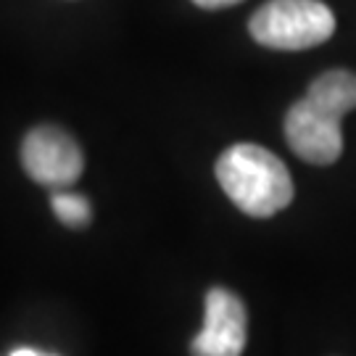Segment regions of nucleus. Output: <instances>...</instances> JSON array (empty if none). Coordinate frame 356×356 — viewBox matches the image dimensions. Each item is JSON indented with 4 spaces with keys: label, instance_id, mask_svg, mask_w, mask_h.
<instances>
[{
    "label": "nucleus",
    "instance_id": "nucleus-7",
    "mask_svg": "<svg viewBox=\"0 0 356 356\" xmlns=\"http://www.w3.org/2000/svg\"><path fill=\"white\" fill-rule=\"evenodd\" d=\"M51 206H53V214L58 216V222H64L66 227H72V229L88 227L90 219H92V209H90L88 198L79 195V193L66 191V188L53 191Z\"/></svg>",
    "mask_w": 356,
    "mask_h": 356
},
{
    "label": "nucleus",
    "instance_id": "nucleus-4",
    "mask_svg": "<svg viewBox=\"0 0 356 356\" xmlns=\"http://www.w3.org/2000/svg\"><path fill=\"white\" fill-rule=\"evenodd\" d=\"M285 140L298 159L317 166L335 164L343 153L341 119L319 108L306 95L285 114Z\"/></svg>",
    "mask_w": 356,
    "mask_h": 356
},
{
    "label": "nucleus",
    "instance_id": "nucleus-9",
    "mask_svg": "<svg viewBox=\"0 0 356 356\" xmlns=\"http://www.w3.org/2000/svg\"><path fill=\"white\" fill-rule=\"evenodd\" d=\"M11 356H45V354H38V351H32V348H16Z\"/></svg>",
    "mask_w": 356,
    "mask_h": 356
},
{
    "label": "nucleus",
    "instance_id": "nucleus-5",
    "mask_svg": "<svg viewBox=\"0 0 356 356\" xmlns=\"http://www.w3.org/2000/svg\"><path fill=\"white\" fill-rule=\"evenodd\" d=\"M248 335V314L243 301L227 288L206 293V317L193 338L191 356H241Z\"/></svg>",
    "mask_w": 356,
    "mask_h": 356
},
{
    "label": "nucleus",
    "instance_id": "nucleus-1",
    "mask_svg": "<svg viewBox=\"0 0 356 356\" xmlns=\"http://www.w3.org/2000/svg\"><path fill=\"white\" fill-rule=\"evenodd\" d=\"M216 179L243 214L267 219L293 201L288 166L275 153L254 143H238L219 156Z\"/></svg>",
    "mask_w": 356,
    "mask_h": 356
},
{
    "label": "nucleus",
    "instance_id": "nucleus-8",
    "mask_svg": "<svg viewBox=\"0 0 356 356\" xmlns=\"http://www.w3.org/2000/svg\"><path fill=\"white\" fill-rule=\"evenodd\" d=\"M195 6L201 8H209V11H216V8H227V6H238L243 0H193Z\"/></svg>",
    "mask_w": 356,
    "mask_h": 356
},
{
    "label": "nucleus",
    "instance_id": "nucleus-2",
    "mask_svg": "<svg viewBox=\"0 0 356 356\" xmlns=\"http://www.w3.org/2000/svg\"><path fill=\"white\" fill-rule=\"evenodd\" d=\"M251 38L272 51H306L335 32V16L322 0H267L251 16Z\"/></svg>",
    "mask_w": 356,
    "mask_h": 356
},
{
    "label": "nucleus",
    "instance_id": "nucleus-3",
    "mask_svg": "<svg viewBox=\"0 0 356 356\" xmlns=\"http://www.w3.org/2000/svg\"><path fill=\"white\" fill-rule=\"evenodd\" d=\"M22 164L35 182L51 191H61V188H72L79 179L85 169V156L69 132L45 124V127H35L24 138Z\"/></svg>",
    "mask_w": 356,
    "mask_h": 356
},
{
    "label": "nucleus",
    "instance_id": "nucleus-6",
    "mask_svg": "<svg viewBox=\"0 0 356 356\" xmlns=\"http://www.w3.org/2000/svg\"><path fill=\"white\" fill-rule=\"evenodd\" d=\"M306 98L317 103L319 108L343 119L348 111L356 108V74L346 69H330L309 85Z\"/></svg>",
    "mask_w": 356,
    "mask_h": 356
}]
</instances>
